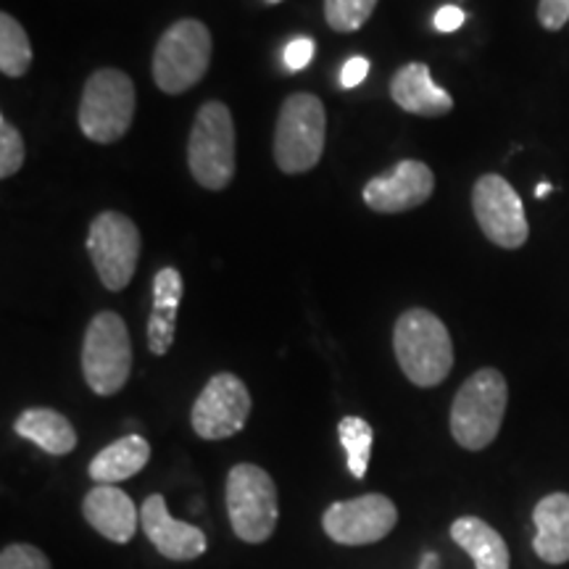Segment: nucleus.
<instances>
[{
	"instance_id": "nucleus-1",
	"label": "nucleus",
	"mask_w": 569,
	"mask_h": 569,
	"mask_svg": "<svg viewBox=\"0 0 569 569\" xmlns=\"http://www.w3.org/2000/svg\"><path fill=\"white\" fill-rule=\"evenodd\" d=\"M398 367L417 388H436L453 369V343L430 309H407L393 330Z\"/></svg>"
},
{
	"instance_id": "nucleus-2",
	"label": "nucleus",
	"mask_w": 569,
	"mask_h": 569,
	"mask_svg": "<svg viewBox=\"0 0 569 569\" xmlns=\"http://www.w3.org/2000/svg\"><path fill=\"white\" fill-rule=\"evenodd\" d=\"M509 403L507 377L486 367L467 377L451 403V436L467 451H482L501 432Z\"/></svg>"
},
{
	"instance_id": "nucleus-3",
	"label": "nucleus",
	"mask_w": 569,
	"mask_h": 569,
	"mask_svg": "<svg viewBox=\"0 0 569 569\" xmlns=\"http://www.w3.org/2000/svg\"><path fill=\"white\" fill-rule=\"evenodd\" d=\"M327 113L315 92L284 98L274 130V161L284 174L311 172L325 153Z\"/></svg>"
},
{
	"instance_id": "nucleus-4",
	"label": "nucleus",
	"mask_w": 569,
	"mask_h": 569,
	"mask_svg": "<svg viewBox=\"0 0 569 569\" xmlns=\"http://www.w3.org/2000/svg\"><path fill=\"white\" fill-rule=\"evenodd\" d=\"M224 498L232 532L243 543L259 546L274 536L277 519H280V498L267 469L234 465L227 475Z\"/></svg>"
},
{
	"instance_id": "nucleus-5",
	"label": "nucleus",
	"mask_w": 569,
	"mask_h": 569,
	"mask_svg": "<svg viewBox=\"0 0 569 569\" xmlns=\"http://www.w3.org/2000/svg\"><path fill=\"white\" fill-rule=\"evenodd\" d=\"M134 109H138V96H134L132 77L122 69H98L84 82L80 130L88 140L109 146L130 132Z\"/></svg>"
},
{
	"instance_id": "nucleus-6",
	"label": "nucleus",
	"mask_w": 569,
	"mask_h": 569,
	"mask_svg": "<svg viewBox=\"0 0 569 569\" xmlns=\"http://www.w3.org/2000/svg\"><path fill=\"white\" fill-rule=\"evenodd\" d=\"M211 63V32L203 21L180 19L161 34L153 51V82L180 96L203 80Z\"/></svg>"
},
{
	"instance_id": "nucleus-7",
	"label": "nucleus",
	"mask_w": 569,
	"mask_h": 569,
	"mask_svg": "<svg viewBox=\"0 0 569 569\" xmlns=\"http://www.w3.org/2000/svg\"><path fill=\"white\" fill-rule=\"evenodd\" d=\"M132 372V340L124 319L101 311L90 319L82 340V375L96 396H117Z\"/></svg>"
},
{
	"instance_id": "nucleus-8",
	"label": "nucleus",
	"mask_w": 569,
	"mask_h": 569,
	"mask_svg": "<svg viewBox=\"0 0 569 569\" xmlns=\"http://www.w3.org/2000/svg\"><path fill=\"white\" fill-rule=\"evenodd\" d=\"M188 167L206 190H224L234 177V122L222 101H209L196 113L188 140Z\"/></svg>"
},
{
	"instance_id": "nucleus-9",
	"label": "nucleus",
	"mask_w": 569,
	"mask_h": 569,
	"mask_svg": "<svg viewBox=\"0 0 569 569\" xmlns=\"http://www.w3.org/2000/svg\"><path fill=\"white\" fill-rule=\"evenodd\" d=\"M88 253L106 288L119 293L132 282L140 261V230L130 217L103 211L90 222Z\"/></svg>"
},
{
	"instance_id": "nucleus-10",
	"label": "nucleus",
	"mask_w": 569,
	"mask_h": 569,
	"mask_svg": "<svg viewBox=\"0 0 569 569\" xmlns=\"http://www.w3.org/2000/svg\"><path fill=\"white\" fill-rule=\"evenodd\" d=\"M472 209L480 230L490 243L517 251L528 243L530 224L522 198L501 174H482L472 188Z\"/></svg>"
},
{
	"instance_id": "nucleus-11",
	"label": "nucleus",
	"mask_w": 569,
	"mask_h": 569,
	"mask_svg": "<svg viewBox=\"0 0 569 569\" xmlns=\"http://www.w3.org/2000/svg\"><path fill=\"white\" fill-rule=\"evenodd\" d=\"M248 415H251V393L246 382L232 372H219L196 398L190 422L198 438L227 440L243 432Z\"/></svg>"
},
{
	"instance_id": "nucleus-12",
	"label": "nucleus",
	"mask_w": 569,
	"mask_h": 569,
	"mask_svg": "<svg viewBox=\"0 0 569 569\" xmlns=\"http://www.w3.org/2000/svg\"><path fill=\"white\" fill-rule=\"evenodd\" d=\"M398 522V509L388 496L365 493L336 501L325 509L322 528L338 546H369L388 538Z\"/></svg>"
},
{
	"instance_id": "nucleus-13",
	"label": "nucleus",
	"mask_w": 569,
	"mask_h": 569,
	"mask_svg": "<svg viewBox=\"0 0 569 569\" xmlns=\"http://www.w3.org/2000/svg\"><path fill=\"white\" fill-rule=\"evenodd\" d=\"M436 174L425 161L403 159L393 172L372 177L365 184V203L377 213H403L430 201Z\"/></svg>"
},
{
	"instance_id": "nucleus-14",
	"label": "nucleus",
	"mask_w": 569,
	"mask_h": 569,
	"mask_svg": "<svg viewBox=\"0 0 569 569\" xmlns=\"http://www.w3.org/2000/svg\"><path fill=\"white\" fill-rule=\"evenodd\" d=\"M140 528L151 546L163 559L172 561H193L203 557L209 549L206 532L196 525L174 519L167 509V498L161 493H151L140 507Z\"/></svg>"
},
{
	"instance_id": "nucleus-15",
	"label": "nucleus",
	"mask_w": 569,
	"mask_h": 569,
	"mask_svg": "<svg viewBox=\"0 0 569 569\" xmlns=\"http://www.w3.org/2000/svg\"><path fill=\"white\" fill-rule=\"evenodd\" d=\"M82 517L92 530L117 546L130 543L138 532V507L117 486H92L82 498Z\"/></svg>"
},
{
	"instance_id": "nucleus-16",
	"label": "nucleus",
	"mask_w": 569,
	"mask_h": 569,
	"mask_svg": "<svg viewBox=\"0 0 569 569\" xmlns=\"http://www.w3.org/2000/svg\"><path fill=\"white\" fill-rule=\"evenodd\" d=\"M390 98L415 117L438 119L453 109V98L432 80L427 63H407L390 80Z\"/></svg>"
},
{
	"instance_id": "nucleus-17",
	"label": "nucleus",
	"mask_w": 569,
	"mask_h": 569,
	"mask_svg": "<svg viewBox=\"0 0 569 569\" xmlns=\"http://www.w3.org/2000/svg\"><path fill=\"white\" fill-rule=\"evenodd\" d=\"M536 525V549L538 559L546 565H567L569 561V493H549L540 498L532 509Z\"/></svg>"
},
{
	"instance_id": "nucleus-18",
	"label": "nucleus",
	"mask_w": 569,
	"mask_h": 569,
	"mask_svg": "<svg viewBox=\"0 0 569 569\" xmlns=\"http://www.w3.org/2000/svg\"><path fill=\"white\" fill-rule=\"evenodd\" d=\"M182 274L174 267L161 269L153 277V309L148 317V348L153 356H167L174 343L177 309L182 303Z\"/></svg>"
},
{
	"instance_id": "nucleus-19",
	"label": "nucleus",
	"mask_w": 569,
	"mask_h": 569,
	"mask_svg": "<svg viewBox=\"0 0 569 569\" xmlns=\"http://www.w3.org/2000/svg\"><path fill=\"white\" fill-rule=\"evenodd\" d=\"M148 461H151V443L142 436H124L106 446L101 453H96L88 472L98 486H113V482L134 478L146 469Z\"/></svg>"
},
{
	"instance_id": "nucleus-20",
	"label": "nucleus",
	"mask_w": 569,
	"mask_h": 569,
	"mask_svg": "<svg viewBox=\"0 0 569 569\" xmlns=\"http://www.w3.org/2000/svg\"><path fill=\"white\" fill-rule=\"evenodd\" d=\"M453 543L461 546L475 561V569H509L511 553L501 532L480 517H459L451 522Z\"/></svg>"
},
{
	"instance_id": "nucleus-21",
	"label": "nucleus",
	"mask_w": 569,
	"mask_h": 569,
	"mask_svg": "<svg viewBox=\"0 0 569 569\" xmlns=\"http://www.w3.org/2000/svg\"><path fill=\"white\" fill-rule=\"evenodd\" d=\"M13 430H17L19 438L30 440V443L42 448L46 453H51V457H67L77 448L74 427L56 409L34 407L21 411Z\"/></svg>"
},
{
	"instance_id": "nucleus-22",
	"label": "nucleus",
	"mask_w": 569,
	"mask_h": 569,
	"mask_svg": "<svg viewBox=\"0 0 569 569\" xmlns=\"http://www.w3.org/2000/svg\"><path fill=\"white\" fill-rule=\"evenodd\" d=\"M32 67V42L11 13H0V71L11 80L24 77Z\"/></svg>"
},
{
	"instance_id": "nucleus-23",
	"label": "nucleus",
	"mask_w": 569,
	"mask_h": 569,
	"mask_svg": "<svg viewBox=\"0 0 569 569\" xmlns=\"http://www.w3.org/2000/svg\"><path fill=\"white\" fill-rule=\"evenodd\" d=\"M338 436L340 446H343L346 451L348 472H351L356 480H365L369 469V457H372V425L361 417H343L338 425Z\"/></svg>"
},
{
	"instance_id": "nucleus-24",
	"label": "nucleus",
	"mask_w": 569,
	"mask_h": 569,
	"mask_svg": "<svg viewBox=\"0 0 569 569\" xmlns=\"http://www.w3.org/2000/svg\"><path fill=\"white\" fill-rule=\"evenodd\" d=\"M377 9V0H325V19L330 30L356 32L367 24Z\"/></svg>"
},
{
	"instance_id": "nucleus-25",
	"label": "nucleus",
	"mask_w": 569,
	"mask_h": 569,
	"mask_svg": "<svg viewBox=\"0 0 569 569\" xmlns=\"http://www.w3.org/2000/svg\"><path fill=\"white\" fill-rule=\"evenodd\" d=\"M27 148H24V138L21 132L13 127L9 119L0 117V177L9 180L21 169L24 163Z\"/></svg>"
},
{
	"instance_id": "nucleus-26",
	"label": "nucleus",
	"mask_w": 569,
	"mask_h": 569,
	"mask_svg": "<svg viewBox=\"0 0 569 569\" xmlns=\"http://www.w3.org/2000/svg\"><path fill=\"white\" fill-rule=\"evenodd\" d=\"M0 569H53L46 551L32 543H11L0 551Z\"/></svg>"
},
{
	"instance_id": "nucleus-27",
	"label": "nucleus",
	"mask_w": 569,
	"mask_h": 569,
	"mask_svg": "<svg viewBox=\"0 0 569 569\" xmlns=\"http://www.w3.org/2000/svg\"><path fill=\"white\" fill-rule=\"evenodd\" d=\"M538 21H540V27L549 32L565 30L567 21H569V0H540Z\"/></svg>"
},
{
	"instance_id": "nucleus-28",
	"label": "nucleus",
	"mask_w": 569,
	"mask_h": 569,
	"mask_svg": "<svg viewBox=\"0 0 569 569\" xmlns=\"http://www.w3.org/2000/svg\"><path fill=\"white\" fill-rule=\"evenodd\" d=\"M315 59V42L309 38H296L293 42H288L284 48V67L290 71H301Z\"/></svg>"
},
{
	"instance_id": "nucleus-29",
	"label": "nucleus",
	"mask_w": 569,
	"mask_h": 569,
	"mask_svg": "<svg viewBox=\"0 0 569 569\" xmlns=\"http://www.w3.org/2000/svg\"><path fill=\"white\" fill-rule=\"evenodd\" d=\"M367 74H369V61L365 56H353V59L346 61L343 71H340V84H343V88H356V84L365 82Z\"/></svg>"
},
{
	"instance_id": "nucleus-30",
	"label": "nucleus",
	"mask_w": 569,
	"mask_h": 569,
	"mask_svg": "<svg viewBox=\"0 0 569 569\" xmlns=\"http://www.w3.org/2000/svg\"><path fill=\"white\" fill-rule=\"evenodd\" d=\"M461 24H465V11H461L459 6H443V9L436 13V30L438 32H446V34L457 32Z\"/></svg>"
},
{
	"instance_id": "nucleus-31",
	"label": "nucleus",
	"mask_w": 569,
	"mask_h": 569,
	"mask_svg": "<svg viewBox=\"0 0 569 569\" xmlns=\"http://www.w3.org/2000/svg\"><path fill=\"white\" fill-rule=\"evenodd\" d=\"M419 569H438V557H436V553H425L422 561H419Z\"/></svg>"
},
{
	"instance_id": "nucleus-32",
	"label": "nucleus",
	"mask_w": 569,
	"mask_h": 569,
	"mask_svg": "<svg viewBox=\"0 0 569 569\" xmlns=\"http://www.w3.org/2000/svg\"><path fill=\"white\" fill-rule=\"evenodd\" d=\"M551 190H553L551 184H549V182H543V184H538V188H536V196H538V198H546V196L551 193Z\"/></svg>"
},
{
	"instance_id": "nucleus-33",
	"label": "nucleus",
	"mask_w": 569,
	"mask_h": 569,
	"mask_svg": "<svg viewBox=\"0 0 569 569\" xmlns=\"http://www.w3.org/2000/svg\"><path fill=\"white\" fill-rule=\"evenodd\" d=\"M272 3H277V0H272Z\"/></svg>"
}]
</instances>
